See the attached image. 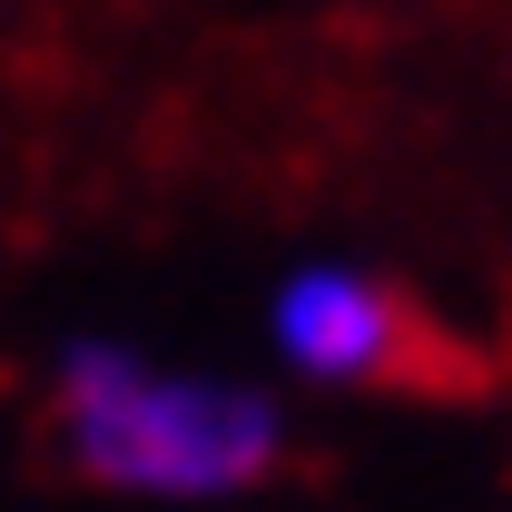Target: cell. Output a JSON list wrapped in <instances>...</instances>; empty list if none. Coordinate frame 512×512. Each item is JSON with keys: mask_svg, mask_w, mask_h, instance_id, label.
Masks as SVG:
<instances>
[{"mask_svg": "<svg viewBox=\"0 0 512 512\" xmlns=\"http://www.w3.org/2000/svg\"><path fill=\"white\" fill-rule=\"evenodd\" d=\"M50 424H60V453L99 493H138V503H227L286 463V414L256 384L158 365L119 335L60 345Z\"/></svg>", "mask_w": 512, "mask_h": 512, "instance_id": "obj_1", "label": "cell"}, {"mask_svg": "<svg viewBox=\"0 0 512 512\" xmlns=\"http://www.w3.org/2000/svg\"><path fill=\"white\" fill-rule=\"evenodd\" d=\"M266 345L286 355V375L306 384H414L434 375V325L404 286H384L345 256H316L276 286Z\"/></svg>", "mask_w": 512, "mask_h": 512, "instance_id": "obj_2", "label": "cell"}]
</instances>
